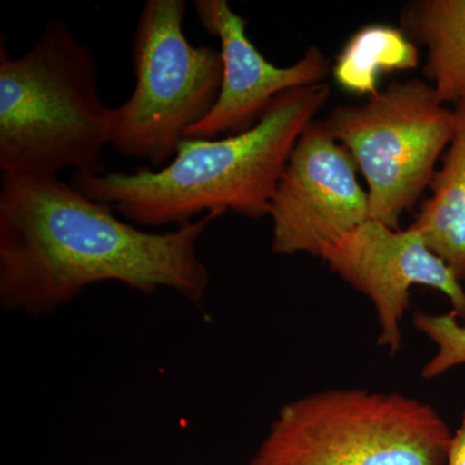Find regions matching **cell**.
Wrapping results in <instances>:
<instances>
[{"mask_svg": "<svg viewBox=\"0 0 465 465\" xmlns=\"http://www.w3.org/2000/svg\"><path fill=\"white\" fill-rule=\"evenodd\" d=\"M202 27L220 41L223 84L210 113L185 137L215 139L223 134L246 133L259 124L272 101L284 92L326 84L330 61L317 45L290 66H275L247 35V21L226 0H194Z\"/></svg>", "mask_w": 465, "mask_h": 465, "instance_id": "9", "label": "cell"}, {"mask_svg": "<svg viewBox=\"0 0 465 465\" xmlns=\"http://www.w3.org/2000/svg\"><path fill=\"white\" fill-rule=\"evenodd\" d=\"M185 0H146L131 41L133 94L106 114L109 145L124 157L166 167L189 128L215 105L222 52L183 34Z\"/></svg>", "mask_w": 465, "mask_h": 465, "instance_id": "5", "label": "cell"}, {"mask_svg": "<svg viewBox=\"0 0 465 465\" xmlns=\"http://www.w3.org/2000/svg\"><path fill=\"white\" fill-rule=\"evenodd\" d=\"M412 228L465 282V104L454 106V131Z\"/></svg>", "mask_w": 465, "mask_h": 465, "instance_id": "11", "label": "cell"}, {"mask_svg": "<svg viewBox=\"0 0 465 465\" xmlns=\"http://www.w3.org/2000/svg\"><path fill=\"white\" fill-rule=\"evenodd\" d=\"M58 176L0 177V305L51 316L87 287L119 282L143 295L173 290L200 305L210 273L197 244L217 219L149 232L122 222Z\"/></svg>", "mask_w": 465, "mask_h": 465, "instance_id": "1", "label": "cell"}, {"mask_svg": "<svg viewBox=\"0 0 465 465\" xmlns=\"http://www.w3.org/2000/svg\"><path fill=\"white\" fill-rule=\"evenodd\" d=\"M99 67L90 45L60 18L26 54L0 45V170L14 176H57L65 168L103 174L109 145Z\"/></svg>", "mask_w": 465, "mask_h": 465, "instance_id": "3", "label": "cell"}, {"mask_svg": "<svg viewBox=\"0 0 465 465\" xmlns=\"http://www.w3.org/2000/svg\"><path fill=\"white\" fill-rule=\"evenodd\" d=\"M365 177L370 219L391 229L430 189L454 131V109L421 79L391 82L360 105L332 109L323 121Z\"/></svg>", "mask_w": 465, "mask_h": 465, "instance_id": "6", "label": "cell"}, {"mask_svg": "<svg viewBox=\"0 0 465 465\" xmlns=\"http://www.w3.org/2000/svg\"><path fill=\"white\" fill-rule=\"evenodd\" d=\"M331 96L327 84L284 92L259 124L225 139L185 137L176 157L159 170L91 174L75 171L70 185L110 204L140 226L191 224L201 213L271 215L272 200L300 134Z\"/></svg>", "mask_w": 465, "mask_h": 465, "instance_id": "2", "label": "cell"}, {"mask_svg": "<svg viewBox=\"0 0 465 465\" xmlns=\"http://www.w3.org/2000/svg\"><path fill=\"white\" fill-rule=\"evenodd\" d=\"M414 327L436 347L433 356L421 369L424 381H434L457 367L465 366V326L451 312L440 314L416 312Z\"/></svg>", "mask_w": 465, "mask_h": 465, "instance_id": "13", "label": "cell"}, {"mask_svg": "<svg viewBox=\"0 0 465 465\" xmlns=\"http://www.w3.org/2000/svg\"><path fill=\"white\" fill-rule=\"evenodd\" d=\"M418 65V45L401 27L370 24L348 39L336 56L331 74L349 94L372 97L381 91L378 84L382 75Z\"/></svg>", "mask_w": 465, "mask_h": 465, "instance_id": "12", "label": "cell"}, {"mask_svg": "<svg viewBox=\"0 0 465 465\" xmlns=\"http://www.w3.org/2000/svg\"><path fill=\"white\" fill-rule=\"evenodd\" d=\"M320 259L332 273L371 302L379 347L391 356H396L402 348V323L412 287L439 291L449 300L450 312L465 320L463 283L412 226L391 229L369 219L327 247Z\"/></svg>", "mask_w": 465, "mask_h": 465, "instance_id": "8", "label": "cell"}, {"mask_svg": "<svg viewBox=\"0 0 465 465\" xmlns=\"http://www.w3.org/2000/svg\"><path fill=\"white\" fill-rule=\"evenodd\" d=\"M357 164L322 122L300 134L272 200V251L321 258L324 250L370 219Z\"/></svg>", "mask_w": 465, "mask_h": 465, "instance_id": "7", "label": "cell"}, {"mask_svg": "<svg viewBox=\"0 0 465 465\" xmlns=\"http://www.w3.org/2000/svg\"><path fill=\"white\" fill-rule=\"evenodd\" d=\"M400 24L427 51L423 72L440 103L465 104V0H414Z\"/></svg>", "mask_w": 465, "mask_h": 465, "instance_id": "10", "label": "cell"}, {"mask_svg": "<svg viewBox=\"0 0 465 465\" xmlns=\"http://www.w3.org/2000/svg\"><path fill=\"white\" fill-rule=\"evenodd\" d=\"M451 436L423 400L329 388L281 407L249 465H445Z\"/></svg>", "mask_w": 465, "mask_h": 465, "instance_id": "4", "label": "cell"}, {"mask_svg": "<svg viewBox=\"0 0 465 465\" xmlns=\"http://www.w3.org/2000/svg\"><path fill=\"white\" fill-rule=\"evenodd\" d=\"M445 465H465V409L459 427L452 432Z\"/></svg>", "mask_w": 465, "mask_h": 465, "instance_id": "14", "label": "cell"}]
</instances>
